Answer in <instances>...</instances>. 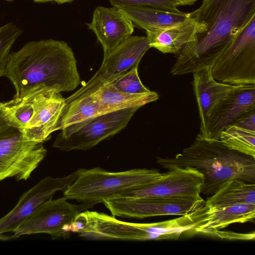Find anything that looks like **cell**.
I'll return each instance as SVG.
<instances>
[{"mask_svg": "<svg viewBox=\"0 0 255 255\" xmlns=\"http://www.w3.org/2000/svg\"><path fill=\"white\" fill-rule=\"evenodd\" d=\"M238 204L255 205V184L233 178L223 183L207 198V207H221Z\"/></svg>", "mask_w": 255, "mask_h": 255, "instance_id": "ffe728a7", "label": "cell"}, {"mask_svg": "<svg viewBox=\"0 0 255 255\" xmlns=\"http://www.w3.org/2000/svg\"><path fill=\"white\" fill-rule=\"evenodd\" d=\"M162 168L192 167L204 177L201 193L211 196L228 180L255 183V158L229 148L219 139L199 133L188 147L173 157H156Z\"/></svg>", "mask_w": 255, "mask_h": 255, "instance_id": "3957f363", "label": "cell"}, {"mask_svg": "<svg viewBox=\"0 0 255 255\" xmlns=\"http://www.w3.org/2000/svg\"><path fill=\"white\" fill-rule=\"evenodd\" d=\"M4 76L14 87L15 98L43 87L69 92L81 82L71 48L52 39L30 41L10 53Z\"/></svg>", "mask_w": 255, "mask_h": 255, "instance_id": "7a4b0ae2", "label": "cell"}, {"mask_svg": "<svg viewBox=\"0 0 255 255\" xmlns=\"http://www.w3.org/2000/svg\"><path fill=\"white\" fill-rule=\"evenodd\" d=\"M173 2L176 6H185L193 5L197 0H170Z\"/></svg>", "mask_w": 255, "mask_h": 255, "instance_id": "83f0119b", "label": "cell"}, {"mask_svg": "<svg viewBox=\"0 0 255 255\" xmlns=\"http://www.w3.org/2000/svg\"><path fill=\"white\" fill-rule=\"evenodd\" d=\"M150 48L146 36H130L106 55L95 75L71 95L78 99L94 94L98 88L114 78L138 64Z\"/></svg>", "mask_w": 255, "mask_h": 255, "instance_id": "9c48e42d", "label": "cell"}, {"mask_svg": "<svg viewBox=\"0 0 255 255\" xmlns=\"http://www.w3.org/2000/svg\"><path fill=\"white\" fill-rule=\"evenodd\" d=\"M61 93L48 89L39 96L32 116L24 128V136L29 140L43 142L48 140L55 128L65 106Z\"/></svg>", "mask_w": 255, "mask_h": 255, "instance_id": "9a60e30c", "label": "cell"}, {"mask_svg": "<svg viewBox=\"0 0 255 255\" xmlns=\"http://www.w3.org/2000/svg\"><path fill=\"white\" fill-rule=\"evenodd\" d=\"M201 197L112 198L103 201L113 216L143 219L189 214L205 205Z\"/></svg>", "mask_w": 255, "mask_h": 255, "instance_id": "ba28073f", "label": "cell"}, {"mask_svg": "<svg viewBox=\"0 0 255 255\" xmlns=\"http://www.w3.org/2000/svg\"><path fill=\"white\" fill-rule=\"evenodd\" d=\"M89 204L75 205L65 197L50 200L43 204L13 232L12 238L21 235L46 233L52 239L70 237V226L82 211L92 208Z\"/></svg>", "mask_w": 255, "mask_h": 255, "instance_id": "30bf717a", "label": "cell"}, {"mask_svg": "<svg viewBox=\"0 0 255 255\" xmlns=\"http://www.w3.org/2000/svg\"><path fill=\"white\" fill-rule=\"evenodd\" d=\"M219 139L229 148L255 158V131L232 126L221 133Z\"/></svg>", "mask_w": 255, "mask_h": 255, "instance_id": "603a6c76", "label": "cell"}, {"mask_svg": "<svg viewBox=\"0 0 255 255\" xmlns=\"http://www.w3.org/2000/svg\"><path fill=\"white\" fill-rule=\"evenodd\" d=\"M114 111L115 110L102 103L92 95L65 103L55 131L61 130L68 126Z\"/></svg>", "mask_w": 255, "mask_h": 255, "instance_id": "44dd1931", "label": "cell"}, {"mask_svg": "<svg viewBox=\"0 0 255 255\" xmlns=\"http://www.w3.org/2000/svg\"><path fill=\"white\" fill-rule=\"evenodd\" d=\"M205 25L196 21L188 14L184 21L166 28L146 31L150 48H154L166 54H177L188 43L193 41L197 33Z\"/></svg>", "mask_w": 255, "mask_h": 255, "instance_id": "e0dca14e", "label": "cell"}, {"mask_svg": "<svg viewBox=\"0 0 255 255\" xmlns=\"http://www.w3.org/2000/svg\"><path fill=\"white\" fill-rule=\"evenodd\" d=\"M115 89L129 94H142L150 91L141 82L138 74V66L106 83Z\"/></svg>", "mask_w": 255, "mask_h": 255, "instance_id": "d4e9b609", "label": "cell"}, {"mask_svg": "<svg viewBox=\"0 0 255 255\" xmlns=\"http://www.w3.org/2000/svg\"><path fill=\"white\" fill-rule=\"evenodd\" d=\"M134 26L146 31L173 26L184 21L188 13L173 12L150 6H128L119 8Z\"/></svg>", "mask_w": 255, "mask_h": 255, "instance_id": "d6986e66", "label": "cell"}, {"mask_svg": "<svg viewBox=\"0 0 255 255\" xmlns=\"http://www.w3.org/2000/svg\"><path fill=\"white\" fill-rule=\"evenodd\" d=\"M77 171L62 177L46 176L24 193L14 208L0 219V239L2 235L12 232L30 217L58 191H64L75 180Z\"/></svg>", "mask_w": 255, "mask_h": 255, "instance_id": "7c38bea8", "label": "cell"}, {"mask_svg": "<svg viewBox=\"0 0 255 255\" xmlns=\"http://www.w3.org/2000/svg\"><path fill=\"white\" fill-rule=\"evenodd\" d=\"M34 2L36 3H45L48 2H55L58 4H62L67 2H71L75 0H32Z\"/></svg>", "mask_w": 255, "mask_h": 255, "instance_id": "f1b7e54d", "label": "cell"}, {"mask_svg": "<svg viewBox=\"0 0 255 255\" xmlns=\"http://www.w3.org/2000/svg\"><path fill=\"white\" fill-rule=\"evenodd\" d=\"M211 68L205 67L192 73V85L200 120V129L204 127L207 118L216 104L237 86L216 80L212 76Z\"/></svg>", "mask_w": 255, "mask_h": 255, "instance_id": "ac0fdd59", "label": "cell"}, {"mask_svg": "<svg viewBox=\"0 0 255 255\" xmlns=\"http://www.w3.org/2000/svg\"><path fill=\"white\" fill-rule=\"evenodd\" d=\"M234 126L248 130L255 131V110L243 115Z\"/></svg>", "mask_w": 255, "mask_h": 255, "instance_id": "4316f807", "label": "cell"}, {"mask_svg": "<svg viewBox=\"0 0 255 255\" xmlns=\"http://www.w3.org/2000/svg\"><path fill=\"white\" fill-rule=\"evenodd\" d=\"M113 7L121 8L128 6H150L163 10L181 13L176 5L170 0H109Z\"/></svg>", "mask_w": 255, "mask_h": 255, "instance_id": "484cf974", "label": "cell"}, {"mask_svg": "<svg viewBox=\"0 0 255 255\" xmlns=\"http://www.w3.org/2000/svg\"><path fill=\"white\" fill-rule=\"evenodd\" d=\"M255 110V84L237 85L214 107L200 133L210 139H219L221 133L234 126L246 113Z\"/></svg>", "mask_w": 255, "mask_h": 255, "instance_id": "4fadbf2b", "label": "cell"}, {"mask_svg": "<svg viewBox=\"0 0 255 255\" xmlns=\"http://www.w3.org/2000/svg\"><path fill=\"white\" fill-rule=\"evenodd\" d=\"M22 30L9 22L0 27V77L4 76L11 49Z\"/></svg>", "mask_w": 255, "mask_h": 255, "instance_id": "cb8c5ba5", "label": "cell"}, {"mask_svg": "<svg viewBox=\"0 0 255 255\" xmlns=\"http://www.w3.org/2000/svg\"><path fill=\"white\" fill-rule=\"evenodd\" d=\"M6 0L7 1H9V2L14 1V0Z\"/></svg>", "mask_w": 255, "mask_h": 255, "instance_id": "f546056e", "label": "cell"}, {"mask_svg": "<svg viewBox=\"0 0 255 255\" xmlns=\"http://www.w3.org/2000/svg\"><path fill=\"white\" fill-rule=\"evenodd\" d=\"M43 143L26 139L22 128L8 120L0 102V181L28 179L46 155Z\"/></svg>", "mask_w": 255, "mask_h": 255, "instance_id": "5b68a950", "label": "cell"}, {"mask_svg": "<svg viewBox=\"0 0 255 255\" xmlns=\"http://www.w3.org/2000/svg\"><path fill=\"white\" fill-rule=\"evenodd\" d=\"M77 172L76 179L64 191V196L92 207L124 191L147 184L162 174L154 169L111 172L99 167L80 168Z\"/></svg>", "mask_w": 255, "mask_h": 255, "instance_id": "277c9868", "label": "cell"}, {"mask_svg": "<svg viewBox=\"0 0 255 255\" xmlns=\"http://www.w3.org/2000/svg\"><path fill=\"white\" fill-rule=\"evenodd\" d=\"M138 107L115 110L64 128L53 147L61 150H87L126 128Z\"/></svg>", "mask_w": 255, "mask_h": 255, "instance_id": "8992f818", "label": "cell"}, {"mask_svg": "<svg viewBox=\"0 0 255 255\" xmlns=\"http://www.w3.org/2000/svg\"><path fill=\"white\" fill-rule=\"evenodd\" d=\"M168 170L147 184L127 190L112 198L133 199L200 196L204 179L201 173L192 167H175Z\"/></svg>", "mask_w": 255, "mask_h": 255, "instance_id": "8fae6325", "label": "cell"}, {"mask_svg": "<svg viewBox=\"0 0 255 255\" xmlns=\"http://www.w3.org/2000/svg\"><path fill=\"white\" fill-rule=\"evenodd\" d=\"M188 14L205 27L177 54L173 75L212 67L255 16V0H202L200 6Z\"/></svg>", "mask_w": 255, "mask_h": 255, "instance_id": "6da1fadb", "label": "cell"}, {"mask_svg": "<svg viewBox=\"0 0 255 255\" xmlns=\"http://www.w3.org/2000/svg\"><path fill=\"white\" fill-rule=\"evenodd\" d=\"M196 226L194 233H210L234 223L254 221L255 205L238 204L221 207H207L197 210Z\"/></svg>", "mask_w": 255, "mask_h": 255, "instance_id": "2e32d148", "label": "cell"}, {"mask_svg": "<svg viewBox=\"0 0 255 255\" xmlns=\"http://www.w3.org/2000/svg\"><path fill=\"white\" fill-rule=\"evenodd\" d=\"M86 25L102 45L104 55L131 36L135 27L119 8L103 6L95 8L91 21Z\"/></svg>", "mask_w": 255, "mask_h": 255, "instance_id": "5bb4252c", "label": "cell"}, {"mask_svg": "<svg viewBox=\"0 0 255 255\" xmlns=\"http://www.w3.org/2000/svg\"><path fill=\"white\" fill-rule=\"evenodd\" d=\"M92 95L102 103L115 110L134 107L140 108L159 99L158 94L154 91L129 94L120 91L108 83L100 86Z\"/></svg>", "mask_w": 255, "mask_h": 255, "instance_id": "7402d4cb", "label": "cell"}, {"mask_svg": "<svg viewBox=\"0 0 255 255\" xmlns=\"http://www.w3.org/2000/svg\"><path fill=\"white\" fill-rule=\"evenodd\" d=\"M217 81L255 84V16L241 30L211 68Z\"/></svg>", "mask_w": 255, "mask_h": 255, "instance_id": "52a82bcc", "label": "cell"}]
</instances>
